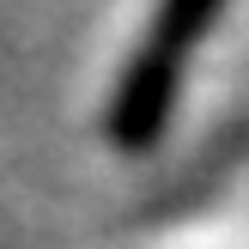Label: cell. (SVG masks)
I'll list each match as a JSON object with an SVG mask.
<instances>
[{
  "mask_svg": "<svg viewBox=\"0 0 249 249\" xmlns=\"http://www.w3.org/2000/svg\"><path fill=\"white\" fill-rule=\"evenodd\" d=\"M219 12H225V0H152L146 36L122 61L116 85H109V104H104V134L116 152L140 158L164 140L170 116H177V97H182V73H189L195 49L213 31Z\"/></svg>",
  "mask_w": 249,
  "mask_h": 249,
  "instance_id": "1",
  "label": "cell"
}]
</instances>
